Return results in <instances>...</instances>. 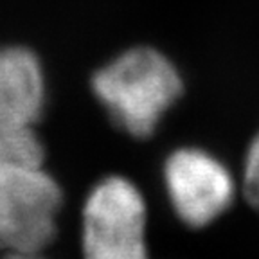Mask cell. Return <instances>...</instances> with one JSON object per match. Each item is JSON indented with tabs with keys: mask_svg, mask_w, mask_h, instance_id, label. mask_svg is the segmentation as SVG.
Here are the masks:
<instances>
[{
	"mask_svg": "<svg viewBox=\"0 0 259 259\" xmlns=\"http://www.w3.org/2000/svg\"><path fill=\"white\" fill-rule=\"evenodd\" d=\"M92 90L113 124L137 139H148L182 96L184 85L164 54L150 47H135L97 70Z\"/></svg>",
	"mask_w": 259,
	"mask_h": 259,
	"instance_id": "1",
	"label": "cell"
},
{
	"mask_svg": "<svg viewBox=\"0 0 259 259\" xmlns=\"http://www.w3.org/2000/svg\"><path fill=\"white\" fill-rule=\"evenodd\" d=\"M61 191L41 164L0 158V248L36 254L56 236Z\"/></svg>",
	"mask_w": 259,
	"mask_h": 259,
	"instance_id": "2",
	"label": "cell"
},
{
	"mask_svg": "<svg viewBox=\"0 0 259 259\" xmlns=\"http://www.w3.org/2000/svg\"><path fill=\"white\" fill-rule=\"evenodd\" d=\"M83 259H148L146 203L134 184L106 177L83 209Z\"/></svg>",
	"mask_w": 259,
	"mask_h": 259,
	"instance_id": "3",
	"label": "cell"
},
{
	"mask_svg": "<svg viewBox=\"0 0 259 259\" xmlns=\"http://www.w3.org/2000/svg\"><path fill=\"white\" fill-rule=\"evenodd\" d=\"M164 180L175 212L194 229L214 222L234 198V182L227 167L194 148L178 150L167 158Z\"/></svg>",
	"mask_w": 259,
	"mask_h": 259,
	"instance_id": "4",
	"label": "cell"
},
{
	"mask_svg": "<svg viewBox=\"0 0 259 259\" xmlns=\"http://www.w3.org/2000/svg\"><path fill=\"white\" fill-rule=\"evenodd\" d=\"M38 56L25 47L0 49V128H31L44 108Z\"/></svg>",
	"mask_w": 259,
	"mask_h": 259,
	"instance_id": "5",
	"label": "cell"
},
{
	"mask_svg": "<svg viewBox=\"0 0 259 259\" xmlns=\"http://www.w3.org/2000/svg\"><path fill=\"white\" fill-rule=\"evenodd\" d=\"M245 194L255 210H259V134L252 142L245 164Z\"/></svg>",
	"mask_w": 259,
	"mask_h": 259,
	"instance_id": "6",
	"label": "cell"
},
{
	"mask_svg": "<svg viewBox=\"0 0 259 259\" xmlns=\"http://www.w3.org/2000/svg\"><path fill=\"white\" fill-rule=\"evenodd\" d=\"M6 259H40V257H36L34 254H25V252H13Z\"/></svg>",
	"mask_w": 259,
	"mask_h": 259,
	"instance_id": "7",
	"label": "cell"
}]
</instances>
